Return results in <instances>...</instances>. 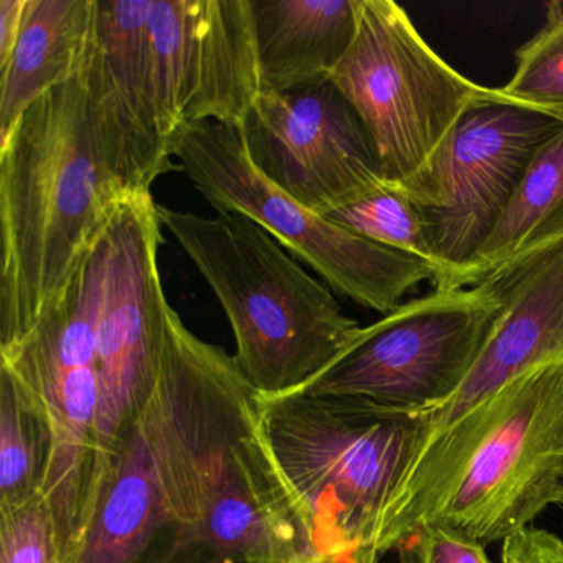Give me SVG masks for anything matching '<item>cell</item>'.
Returning a JSON list of instances; mask_svg holds the SVG:
<instances>
[{
  "label": "cell",
  "mask_w": 563,
  "mask_h": 563,
  "mask_svg": "<svg viewBox=\"0 0 563 563\" xmlns=\"http://www.w3.org/2000/svg\"><path fill=\"white\" fill-rule=\"evenodd\" d=\"M60 563H319L258 391L170 305L156 384L101 456Z\"/></svg>",
  "instance_id": "cell-1"
},
{
  "label": "cell",
  "mask_w": 563,
  "mask_h": 563,
  "mask_svg": "<svg viewBox=\"0 0 563 563\" xmlns=\"http://www.w3.org/2000/svg\"><path fill=\"white\" fill-rule=\"evenodd\" d=\"M130 196L104 163L84 71L22 113L0 140V349L62 301Z\"/></svg>",
  "instance_id": "cell-2"
},
{
  "label": "cell",
  "mask_w": 563,
  "mask_h": 563,
  "mask_svg": "<svg viewBox=\"0 0 563 563\" xmlns=\"http://www.w3.org/2000/svg\"><path fill=\"white\" fill-rule=\"evenodd\" d=\"M563 504V361L500 387L420 451L385 512L387 555L430 523L486 547Z\"/></svg>",
  "instance_id": "cell-3"
},
{
  "label": "cell",
  "mask_w": 563,
  "mask_h": 563,
  "mask_svg": "<svg viewBox=\"0 0 563 563\" xmlns=\"http://www.w3.org/2000/svg\"><path fill=\"white\" fill-rule=\"evenodd\" d=\"M260 408L319 563H380L382 522L427 443L428 413L302 391L260 395Z\"/></svg>",
  "instance_id": "cell-4"
},
{
  "label": "cell",
  "mask_w": 563,
  "mask_h": 563,
  "mask_svg": "<svg viewBox=\"0 0 563 563\" xmlns=\"http://www.w3.org/2000/svg\"><path fill=\"white\" fill-rule=\"evenodd\" d=\"M157 210L219 299L235 339L233 358L262 397L298 391L361 331L332 289L253 220L159 203Z\"/></svg>",
  "instance_id": "cell-5"
},
{
  "label": "cell",
  "mask_w": 563,
  "mask_h": 563,
  "mask_svg": "<svg viewBox=\"0 0 563 563\" xmlns=\"http://www.w3.org/2000/svg\"><path fill=\"white\" fill-rule=\"evenodd\" d=\"M170 156L217 213L258 223L332 291L387 316L437 269L417 256L378 245L308 209L253 164L242 124L202 123L179 131Z\"/></svg>",
  "instance_id": "cell-6"
},
{
  "label": "cell",
  "mask_w": 563,
  "mask_h": 563,
  "mask_svg": "<svg viewBox=\"0 0 563 563\" xmlns=\"http://www.w3.org/2000/svg\"><path fill=\"white\" fill-rule=\"evenodd\" d=\"M329 81L361 118L395 186L423 169L473 104L509 103L500 88L479 87L438 57L391 0H361L354 44Z\"/></svg>",
  "instance_id": "cell-7"
},
{
  "label": "cell",
  "mask_w": 563,
  "mask_h": 563,
  "mask_svg": "<svg viewBox=\"0 0 563 563\" xmlns=\"http://www.w3.org/2000/svg\"><path fill=\"white\" fill-rule=\"evenodd\" d=\"M107 265L104 230L62 301L18 344L0 349V367L34 397L54 438L44 496L54 514L60 559L80 529L100 460L98 321Z\"/></svg>",
  "instance_id": "cell-8"
},
{
  "label": "cell",
  "mask_w": 563,
  "mask_h": 563,
  "mask_svg": "<svg viewBox=\"0 0 563 563\" xmlns=\"http://www.w3.org/2000/svg\"><path fill=\"white\" fill-rule=\"evenodd\" d=\"M503 311L493 278L411 299L362 328L298 391L431 413L464 384Z\"/></svg>",
  "instance_id": "cell-9"
},
{
  "label": "cell",
  "mask_w": 563,
  "mask_h": 563,
  "mask_svg": "<svg viewBox=\"0 0 563 563\" xmlns=\"http://www.w3.org/2000/svg\"><path fill=\"white\" fill-rule=\"evenodd\" d=\"M563 121L503 101L473 104L400 186L420 210L440 278L434 291L466 288L471 263L496 229L537 151Z\"/></svg>",
  "instance_id": "cell-10"
},
{
  "label": "cell",
  "mask_w": 563,
  "mask_h": 563,
  "mask_svg": "<svg viewBox=\"0 0 563 563\" xmlns=\"http://www.w3.org/2000/svg\"><path fill=\"white\" fill-rule=\"evenodd\" d=\"M163 229L151 192L126 197L108 223L98 321L100 460L156 384L169 305L159 273Z\"/></svg>",
  "instance_id": "cell-11"
},
{
  "label": "cell",
  "mask_w": 563,
  "mask_h": 563,
  "mask_svg": "<svg viewBox=\"0 0 563 563\" xmlns=\"http://www.w3.org/2000/svg\"><path fill=\"white\" fill-rule=\"evenodd\" d=\"M161 131L242 124L262 95L252 0H151Z\"/></svg>",
  "instance_id": "cell-12"
},
{
  "label": "cell",
  "mask_w": 563,
  "mask_h": 563,
  "mask_svg": "<svg viewBox=\"0 0 563 563\" xmlns=\"http://www.w3.org/2000/svg\"><path fill=\"white\" fill-rule=\"evenodd\" d=\"M243 131L256 169L321 216L388 184L361 118L331 81L260 95Z\"/></svg>",
  "instance_id": "cell-13"
},
{
  "label": "cell",
  "mask_w": 563,
  "mask_h": 563,
  "mask_svg": "<svg viewBox=\"0 0 563 563\" xmlns=\"http://www.w3.org/2000/svg\"><path fill=\"white\" fill-rule=\"evenodd\" d=\"M150 9L151 0H98L84 68L104 163L131 194H150L161 176L180 170L161 131Z\"/></svg>",
  "instance_id": "cell-14"
},
{
  "label": "cell",
  "mask_w": 563,
  "mask_h": 563,
  "mask_svg": "<svg viewBox=\"0 0 563 563\" xmlns=\"http://www.w3.org/2000/svg\"><path fill=\"white\" fill-rule=\"evenodd\" d=\"M489 278L503 296V314L464 384L428 413L427 441L519 375L563 361V242Z\"/></svg>",
  "instance_id": "cell-15"
},
{
  "label": "cell",
  "mask_w": 563,
  "mask_h": 563,
  "mask_svg": "<svg viewBox=\"0 0 563 563\" xmlns=\"http://www.w3.org/2000/svg\"><path fill=\"white\" fill-rule=\"evenodd\" d=\"M262 93L331 80L354 44L361 0H252Z\"/></svg>",
  "instance_id": "cell-16"
},
{
  "label": "cell",
  "mask_w": 563,
  "mask_h": 563,
  "mask_svg": "<svg viewBox=\"0 0 563 563\" xmlns=\"http://www.w3.org/2000/svg\"><path fill=\"white\" fill-rule=\"evenodd\" d=\"M97 5L98 0H31L21 37L0 67V140L42 95L84 71Z\"/></svg>",
  "instance_id": "cell-17"
},
{
  "label": "cell",
  "mask_w": 563,
  "mask_h": 563,
  "mask_svg": "<svg viewBox=\"0 0 563 563\" xmlns=\"http://www.w3.org/2000/svg\"><path fill=\"white\" fill-rule=\"evenodd\" d=\"M563 242V130L530 161L496 229L471 263L466 288Z\"/></svg>",
  "instance_id": "cell-18"
},
{
  "label": "cell",
  "mask_w": 563,
  "mask_h": 563,
  "mask_svg": "<svg viewBox=\"0 0 563 563\" xmlns=\"http://www.w3.org/2000/svg\"><path fill=\"white\" fill-rule=\"evenodd\" d=\"M52 450L44 411L21 382L0 367V510L44 494Z\"/></svg>",
  "instance_id": "cell-19"
},
{
  "label": "cell",
  "mask_w": 563,
  "mask_h": 563,
  "mask_svg": "<svg viewBox=\"0 0 563 563\" xmlns=\"http://www.w3.org/2000/svg\"><path fill=\"white\" fill-rule=\"evenodd\" d=\"M324 217L362 239L423 260L437 269L433 286L437 285L440 266L428 235L427 223L400 186L385 184L361 199L329 210Z\"/></svg>",
  "instance_id": "cell-20"
},
{
  "label": "cell",
  "mask_w": 563,
  "mask_h": 563,
  "mask_svg": "<svg viewBox=\"0 0 563 563\" xmlns=\"http://www.w3.org/2000/svg\"><path fill=\"white\" fill-rule=\"evenodd\" d=\"M510 104L563 121V11L550 12L542 31L516 52V74L500 88Z\"/></svg>",
  "instance_id": "cell-21"
},
{
  "label": "cell",
  "mask_w": 563,
  "mask_h": 563,
  "mask_svg": "<svg viewBox=\"0 0 563 563\" xmlns=\"http://www.w3.org/2000/svg\"><path fill=\"white\" fill-rule=\"evenodd\" d=\"M0 563H60L54 514L44 494L0 510Z\"/></svg>",
  "instance_id": "cell-22"
},
{
  "label": "cell",
  "mask_w": 563,
  "mask_h": 563,
  "mask_svg": "<svg viewBox=\"0 0 563 563\" xmlns=\"http://www.w3.org/2000/svg\"><path fill=\"white\" fill-rule=\"evenodd\" d=\"M400 563H490L486 547L441 527H417L397 547Z\"/></svg>",
  "instance_id": "cell-23"
},
{
  "label": "cell",
  "mask_w": 563,
  "mask_h": 563,
  "mask_svg": "<svg viewBox=\"0 0 563 563\" xmlns=\"http://www.w3.org/2000/svg\"><path fill=\"white\" fill-rule=\"evenodd\" d=\"M500 563H563V540L549 530L526 527L504 540Z\"/></svg>",
  "instance_id": "cell-24"
},
{
  "label": "cell",
  "mask_w": 563,
  "mask_h": 563,
  "mask_svg": "<svg viewBox=\"0 0 563 563\" xmlns=\"http://www.w3.org/2000/svg\"><path fill=\"white\" fill-rule=\"evenodd\" d=\"M31 0H0V67L14 52L27 18Z\"/></svg>",
  "instance_id": "cell-25"
}]
</instances>
